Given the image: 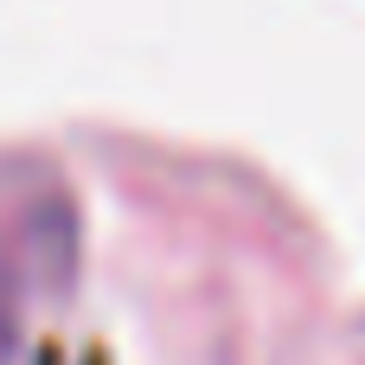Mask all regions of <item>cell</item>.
Wrapping results in <instances>:
<instances>
[{
    "instance_id": "1",
    "label": "cell",
    "mask_w": 365,
    "mask_h": 365,
    "mask_svg": "<svg viewBox=\"0 0 365 365\" xmlns=\"http://www.w3.org/2000/svg\"><path fill=\"white\" fill-rule=\"evenodd\" d=\"M13 346H19V314H13V302L0 295V365L13 359Z\"/></svg>"
}]
</instances>
